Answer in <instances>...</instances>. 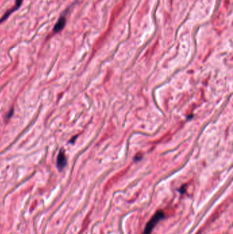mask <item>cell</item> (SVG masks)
<instances>
[{"mask_svg":"<svg viewBox=\"0 0 233 234\" xmlns=\"http://www.w3.org/2000/svg\"><path fill=\"white\" fill-rule=\"evenodd\" d=\"M165 217V213L162 210H159L155 213V215L152 216V218L146 224L145 229L142 234H151L153 229L157 225L159 221L162 220Z\"/></svg>","mask_w":233,"mask_h":234,"instance_id":"cell-1","label":"cell"},{"mask_svg":"<svg viewBox=\"0 0 233 234\" xmlns=\"http://www.w3.org/2000/svg\"><path fill=\"white\" fill-rule=\"evenodd\" d=\"M57 164V167L60 171L62 170L66 165V158L63 149H62L59 152L57 158V164Z\"/></svg>","mask_w":233,"mask_h":234,"instance_id":"cell-2","label":"cell"},{"mask_svg":"<svg viewBox=\"0 0 233 234\" xmlns=\"http://www.w3.org/2000/svg\"><path fill=\"white\" fill-rule=\"evenodd\" d=\"M22 2H23V0H16L15 5H14V6L11 9L6 11V13L4 15H3L2 18L0 19V23H2L3 21H4L10 15V14H12L13 13V12H14L18 9V8L21 6V5Z\"/></svg>","mask_w":233,"mask_h":234,"instance_id":"cell-3","label":"cell"},{"mask_svg":"<svg viewBox=\"0 0 233 234\" xmlns=\"http://www.w3.org/2000/svg\"><path fill=\"white\" fill-rule=\"evenodd\" d=\"M66 17L64 16H61L60 18H59L58 22L56 23V24L55 25L54 28V32L55 33H58V32L62 31L64 29V28L65 27L66 25Z\"/></svg>","mask_w":233,"mask_h":234,"instance_id":"cell-4","label":"cell"},{"mask_svg":"<svg viewBox=\"0 0 233 234\" xmlns=\"http://www.w3.org/2000/svg\"><path fill=\"white\" fill-rule=\"evenodd\" d=\"M13 110H11L10 111V112H9V114H8V115H7V119H10V117H11V116L12 115H13Z\"/></svg>","mask_w":233,"mask_h":234,"instance_id":"cell-5","label":"cell"}]
</instances>
